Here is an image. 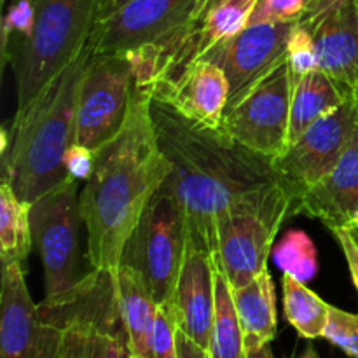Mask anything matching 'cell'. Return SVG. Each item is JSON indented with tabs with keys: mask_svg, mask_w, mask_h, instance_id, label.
I'll list each match as a JSON object with an SVG mask.
<instances>
[{
	"mask_svg": "<svg viewBox=\"0 0 358 358\" xmlns=\"http://www.w3.org/2000/svg\"><path fill=\"white\" fill-rule=\"evenodd\" d=\"M117 299L133 358H150V338L159 304L128 266L117 269Z\"/></svg>",
	"mask_w": 358,
	"mask_h": 358,
	"instance_id": "20",
	"label": "cell"
},
{
	"mask_svg": "<svg viewBox=\"0 0 358 358\" xmlns=\"http://www.w3.org/2000/svg\"><path fill=\"white\" fill-rule=\"evenodd\" d=\"M0 358H62V327L42 317L21 262H2Z\"/></svg>",
	"mask_w": 358,
	"mask_h": 358,
	"instance_id": "12",
	"label": "cell"
},
{
	"mask_svg": "<svg viewBox=\"0 0 358 358\" xmlns=\"http://www.w3.org/2000/svg\"><path fill=\"white\" fill-rule=\"evenodd\" d=\"M233 297L243 329L245 348L269 345L276 336V297L269 273L264 271L247 285L233 289Z\"/></svg>",
	"mask_w": 358,
	"mask_h": 358,
	"instance_id": "21",
	"label": "cell"
},
{
	"mask_svg": "<svg viewBox=\"0 0 358 358\" xmlns=\"http://www.w3.org/2000/svg\"><path fill=\"white\" fill-rule=\"evenodd\" d=\"M296 23L248 24L206 58L215 62L229 80L227 108L236 105L261 80L287 63V48ZM226 108V110H227Z\"/></svg>",
	"mask_w": 358,
	"mask_h": 358,
	"instance_id": "14",
	"label": "cell"
},
{
	"mask_svg": "<svg viewBox=\"0 0 358 358\" xmlns=\"http://www.w3.org/2000/svg\"><path fill=\"white\" fill-rule=\"evenodd\" d=\"M91 55L86 45L27 110L14 114L9 128H2V182L30 205L70 178L65 154L76 138L77 101Z\"/></svg>",
	"mask_w": 358,
	"mask_h": 358,
	"instance_id": "3",
	"label": "cell"
},
{
	"mask_svg": "<svg viewBox=\"0 0 358 358\" xmlns=\"http://www.w3.org/2000/svg\"><path fill=\"white\" fill-rule=\"evenodd\" d=\"M336 236V240L339 241V247H341L343 254H345L346 262H348L350 275H352L353 285H355L358 292V241L353 238V234L346 229H338L332 231Z\"/></svg>",
	"mask_w": 358,
	"mask_h": 358,
	"instance_id": "33",
	"label": "cell"
},
{
	"mask_svg": "<svg viewBox=\"0 0 358 358\" xmlns=\"http://www.w3.org/2000/svg\"><path fill=\"white\" fill-rule=\"evenodd\" d=\"M243 358H275V357H273L271 346L262 345V346H252V348H245Z\"/></svg>",
	"mask_w": 358,
	"mask_h": 358,
	"instance_id": "36",
	"label": "cell"
},
{
	"mask_svg": "<svg viewBox=\"0 0 358 358\" xmlns=\"http://www.w3.org/2000/svg\"><path fill=\"white\" fill-rule=\"evenodd\" d=\"M292 215H297V198L278 182L245 194L220 217L212 259L233 289L268 271L276 234Z\"/></svg>",
	"mask_w": 358,
	"mask_h": 358,
	"instance_id": "5",
	"label": "cell"
},
{
	"mask_svg": "<svg viewBox=\"0 0 358 358\" xmlns=\"http://www.w3.org/2000/svg\"><path fill=\"white\" fill-rule=\"evenodd\" d=\"M129 0H100L98 2V20L96 21H101L105 20V17L112 16V14L115 13V10L121 9L124 3H128Z\"/></svg>",
	"mask_w": 358,
	"mask_h": 358,
	"instance_id": "35",
	"label": "cell"
},
{
	"mask_svg": "<svg viewBox=\"0 0 358 358\" xmlns=\"http://www.w3.org/2000/svg\"><path fill=\"white\" fill-rule=\"evenodd\" d=\"M301 358H318V355H317V352H315V348H311V346H310V348L304 352V355Z\"/></svg>",
	"mask_w": 358,
	"mask_h": 358,
	"instance_id": "37",
	"label": "cell"
},
{
	"mask_svg": "<svg viewBox=\"0 0 358 358\" xmlns=\"http://www.w3.org/2000/svg\"><path fill=\"white\" fill-rule=\"evenodd\" d=\"M215 278V315H213L212 353L213 358H243L245 336L234 304L233 289L222 269L213 261Z\"/></svg>",
	"mask_w": 358,
	"mask_h": 358,
	"instance_id": "23",
	"label": "cell"
},
{
	"mask_svg": "<svg viewBox=\"0 0 358 358\" xmlns=\"http://www.w3.org/2000/svg\"><path fill=\"white\" fill-rule=\"evenodd\" d=\"M357 122L358 105L353 93L341 107L318 119L285 152L273 159L280 182L299 199L336 166Z\"/></svg>",
	"mask_w": 358,
	"mask_h": 358,
	"instance_id": "11",
	"label": "cell"
},
{
	"mask_svg": "<svg viewBox=\"0 0 358 358\" xmlns=\"http://www.w3.org/2000/svg\"><path fill=\"white\" fill-rule=\"evenodd\" d=\"M297 215L318 219L331 231L358 227V122L336 166L297 199Z\"/></svg>",
	"mask_w": 358,
	"mask_h": 358,
	"instance_id": "15",
	"label": "cell"
},
{
	"mask_svg": "<svg viewBox=\"0 0 358 358\" xmlns=\"http://www.w3.org/2000/svg\"><path fill=\"white\" fill-rule=\"evenodd\" d=\"M283 311L290 325L304 339L324 338L329 320V308L320 296L308 289L306 283L283 273Z\"/></svg>",
	"mask_w": 358,
	"mask_h": 358,
	"instance_id": "24",
	"label": "cell"
},
{
	"mask_svg": "<svg viewBox=\"0 0 358 358\" xmlns=\"http://www.w3.org/2000/svg\"><path fill=\"white\" fill-rule=\"evenodd\" d=\"M205 0H129L96 21L87 45L93 55H126L161 41L185 23Z\"/></svg>",
	"mask_w": 358,
	"mask_h": 358,
	"instance_id": "13",
	"label": "cell"
},
{
	"mask_svg": "<svg viewBox=\"0 0 358 358\" xmlns=\"http://www.w3.org/2000/svg\"><path fill=\"white\" fill-rule=\"evenodd\" d=\"M31 205L17 198L9 184L0 185V259L21 262L34 247Z\"/></svg>",
	"mask_w": 358,
	"mask_h": 358,
	"instance_id": "22",
	"label": "cell"
},
{
	"mask_svg": "<svg viewBox=\"0 0 358 358\" xmlns=\"http://www.w3.org/2000/svg\"><path fill=\"white\" fill-rule=\"evenodd\" d=\"M150 114L161 152L171 166L168 182L184 213L187 243L212 257L220 217L248 192L280 182L273 159L156 98Z\"/></svg>",
	"mask_w": 358,
	"mask_h": 358,
	"instance_id": "1",
	"label": "cell"
},
{
	"mask_svg": "<svg viewBox=\"0 0 358 358\" xmlns=\"http://www.w3.org/2000/svg\"><path fill=\"white\" fill-rule=\"evenodd\" d=\"M310 0H257L248 24L297 23L303 20Z\"/></svg>",
	"mask_w": 358,
	"mask_h": 358,
	"instance_id": "30",
	"label": "cell"
},
{
	"mask_svg": "<svg viewBox=\"0 0 358 358\" xmlns=\"http://www.w3.org/2000/svg\"><path fill=\"white\" fill-rule=\"evenodd\" d=\"M318 69L345 90H358V2L327 14L313 30Z\"/></svg>",
	"mask_w": 358,
	"mask_h": 358,
	"instance_id": "18",
	"label": "cell"
},
{
	"mask_svg": "<svg viewBox=\"0 0 358 358\" xmlns=\"http://www.w3.org/2000/svg\"><path fill=\"white\" fill-rule=\"evenodd\" d=\"M100 0H31L35 24L30 38L13 45L9 62L17 86L16 114L80 55L98 20Z\"/></svg>",
	"mask_w": 358,
	"mask_h": 358,
	"instance_id": "4",
	"label": "cell"
},
{
	"mask_svg": "<svg viewBox=\"0 0 358 358\" xmlns=\"http://www.w3.org/2000/svg\"><path fill=\"white\" fill-rule=\"evenodd\" d=\"M257 0H205L182 27L154 44L126 52L135 84L152 91L173 83L192 63L248 27Z\"/></svg>",
	"mask_w": 358,
	"mask_h": 358,
	"instance_id": "6",
	"label": "cell"
},
{
	"mask_svg": "<svg viewBox=\"0 0 358 358\" xmlns=\"http://www.w3.org/2000/svg\"><path fill=\"white\" fill-rule=\"evenodd\" d=\"M292 86L289 63H283L227 108L220 128L247 149L276 159L289 147Z\"/></svg>",
	"mask_w": 358,
	"mask_h": 358,
	"instance_id": "10",
	"label": "cell"
},
{
	"mask_svg": "<svg viewBox=\"0 0 358 358\" xmlns=\"http://www.w3.org/2000/svg\"><path fill=\"white\" fill-rule=\"evenodd\" d=\"M34 245L44 268L45 304L69 297L79 285V226L83 224L77 180L69 178L31 203Z\"/></svg>",
	"mask_w": 358,
	"mask_h": 358,
	"instance_id": "8",
	"label": "cell"
},
{
	"mask_svg": "<svg viewBox=\"0 0 358 358\" xmlns=\"http://www.w3.org/2000/svg\"><path fill=\"white\" fill-rule=\"evenodd\" d=\"M324 339L338 346L348 357L358 358V315L331 306Z\"/></svg>",
	"mask_w": 358,
	"mask_h": 358,
	"instance_id": "28",
	"label": "cell"
},
{
	"mask_svg": "<svg viewBox=\"0 0 358 358\" xmlns=\"http://www.w3.org/2000/svg\"><path fill=\"white\" fill-rule=\"evenodd\" d=\"M170 304L177 317L178 331L210 352L215 315L213 262L208 254L189 243Z\"/></svg>",
	"mask_w": 358,
	"mask_h": 358,
	"instance_id": "16",
	"label": "cell"
},
{
	"mask_svg": "<svg viewBox=\"0 0 358 358\" xmlns=\"http://www.w3.org/2000/svg\"><path fill=\"white\" fill-rule=\"evenodd\" d=\"M275 264L287 275L308 283L317 276L318 255L313 240L303 229H290L273 248Z\"/></svg>",
	"mask_w": 358,
	"mask_h": 358,
	"instance_id": "25",
	"label": "cell"
},
{
	"mask_svg": "<svg viewBox=\"0 0 358 358\" xmlns=\"http://www.w3.org/2000/svg\"><path fill=\"white\" fill-rule=\"evenodd\" d=\"M94 163H96V152L80 145V143L73 142L72 147L65 154L66 173L77 182H86L91 177L94 170Z\"/></svg>",
	"mask_w": 358,
	"mask_h": 358,
	"instance_id": "31",
	"label": "cell"
},
{
	"mask_svg": "<svg viewBox=\"0 0 358 358\" xmlns=\"http://www.w3.org/2000/svg\"><path fill=\"white\" fill-rule=\"evenodd\" d=\"M355 98H357V105H358V90H355ZM350 233H352L353 238H355V240L358 241V227H357V229L350 231Z\"/></svg>",
	"mask_w": 358,
	"mask_h": 358,
	"instance_id": "38",
	"label": "cell"
},
{
	"mask_svg": "<svg viewBox=\"0 0 358 358\" xmlns=\"http://www.w3.org/2000/svg\"><path fill=\"white\" fill-rule=\"evenodd\" d=\"M178 358H213L212 353L196 345L192 339L178 331Z\"/></svg>",
	"mask_w": 358,
	"mask_h": 358,
	"instance_id": "34",
	"label": "cell"
},
{
	"mask_svg": "<svg viewBox=\"0 0 358 358\" xmlns=\"http://www.w3.org/2000/svg\"><path fill=\"white\" fill-rule=\"evenodd\" d=\"M287 63H289L294 80L313 72V70H320L318 69V55L313 34L301 23L294 24L292 34H290L289 48H287Z\"/></svg>",
	"mask_w": 358,
	"mask_h": 358,
	"instance_id": "26",
	"label": "cell"
},
{
	"mask_svg": "<svg viewBox=\"0 0 358 358\" xmlns=\"http://www.w3.org/2000/svg\"><path fill=\"white\" fill-rule=\"evenodd\" d=\"M353 93L336 83L324 70H313L294 80L289 145L296 142L318 119L341 107L350 96H353Z\"/></svg>",
	"mask_w": 358,
	"mask_h": 358,
	"instance_id": "19",
	"label": "cell"
},
{
	"mask_svg": "<svg viewBox=\"0 0 358 358\" xmlns=\"http://www.w3.org/2000/svg\"><path fill=\"white\" fill-rule=\"evenodd\" d=\"M133 94L135 72L128 56L91 55L80 83L73 142L93 152L103 149L124 126Z\"/></svg>",
	"mask_w": 358,
	"mask_h": 358,
	"instance_id": "9",
	"label": "cell"
},
{
	"mask_svg": "<svg viewBox=\"0 0 358 358\" xmlns=\"http://www.w3.org/2000/svg\"><path fill=\"white\" fill-rule=\"evenodd\" d=\"M150 94L191 121L220 128L229 101V80L215 62L199 59L173 83L154 87Z\"/></svg>",
	"mask_w": 358,
	"mask_h": 358,
	"instance_id": "17",
	"label": "cell"
},
{
	"mask_svg": "<svg viewBox=\"0 0 358 358\" xmlns=\"http://www.w3.org/2000/svg\"><path fill=\"white\" fill-rule=\"evenodd\" d=\"M187 248V227L170 182H164L133 227L121 264L131 268L157 304L170 303Z\"/></svg>",
	"mask_w": 358,
	"mask_h": 358,
	"instance_id": "7",
	"label": "cell"
},
{
	"mask_svg": "<svg viewBox=\"0 0 358 358\" xmlns=\"http://www.w3.org/2000/svg\"><path fill=\"white\" fill-rule=\"evenodd\" d=\"M353 2H358V0H310L303 20L297 21V23L306 27L308 30H313L327 14L334 13V10L341 9L345 6H350Z\"/></svg>",
	"mask_w": 358,
	"mask_h": 358,
	"instance_id": "32",
	"label": "cell"
},
{
	"mask_svg": "<svg viewBox=\"0 0 358 358\" xmlns=\"http://www.w3.org/2000/svg\"><path fill=\"white\" fill-rule=\"evenodd\" d=\"M34 24L35 10L31 0H14L2 21V56H6L14 35L20 37L16 44L30 38L31 31H34Z\"/></svg>",
	"mask_w": 358,
	"mask_h": 358,
	"instance_id": "29",
	"label": "cell"
},
{
	"mask_svg": "<svg viewBox=\"0 0 358 358\" xmlns=\"http://www.w3.org/2000/svg\"><path fill=\"white\" fill-rule=\"evenodd\" d=\"M150 358H178V324L170 303L157 308L150 338Z\"/></svg>",
	"mask_w": 358,
	"mask_h": 358,
	"instance_id": "27",
	"label": "cell"
},
{
	"mask_svg": "<svg viewBox=\"0 0 358 358\" xmlns=\"http://www.w3.org/2000/svg\"><path fill=\"white\" fill-rule=\"evenodd\" d=\"M150 101V90L135 84L124 126L98 150L93 173L79 192L87 259L93 269H119L133 227L170 177L171 166L157 142Z\"/></svg>",
	"mask_w": 358,
	"mask_h": 358,
	"instance_id": "2",
	"label": "cell"
}]
</instances>
